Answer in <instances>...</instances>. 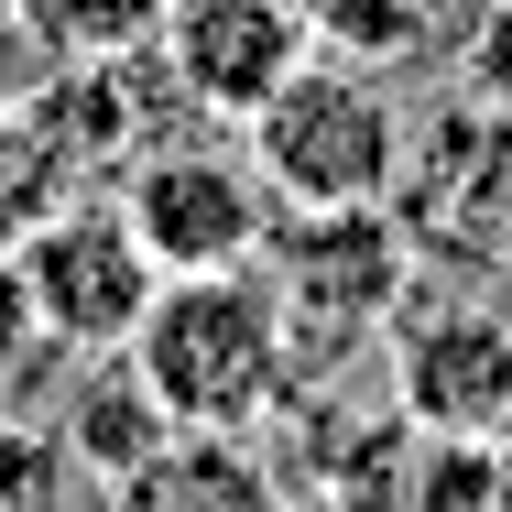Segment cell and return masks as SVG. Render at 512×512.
<instances>
[{
    "label": "cell",
    "instance_id": "cell-1",
    "mask_svg": "<svg viewBox=\"0 0 512 512\" xmlns=\"http://www.w3.org/2000/svg\"><path fill=\"white\" fill-rule=\"evenodd\" d=\"M120 360H131V382L153 393L164 425H186V436H251L262 414L284 404L295 316L262 284V262H240V273H175L142 306Z\"/></svg>",
    "mask_w": 512,
    "mask_h": 512
},
{
    "label": "cell",
    "instance_id": "cell-2",
    "mask_svg": "<svg viewBox=\"0 0 512 512\" xmlns=\"http://www.w3.org/2000/svg\"><path fill=\"white\" fill-rule=\"evenodd\" d=\"M404 99L382 66L306 55L273 99L240 120V153L262 164V186L284 207H393L404 186Z\"/></svg>",
    "mask_w": 512,
    "mask_h": 512
},
{
    "label": "cell",
    "instance_id": "cell-3",
    "mask_svg": "<svg viewBox=\"0 0 512 512\" xmlns=\"http://www.w3.org/2000/svg\"><path fill=\"white\" fill-rule=\"evenodd\" d=\"M109 207L131 218V240L153 251L164 284H175V273H240V262H262V240H273V218H284V197L262 186L251 153H229V142H175V131L120 164Z\"/></svg>",
    "mask_w": 512,
    "mask_h": 512
},
{
    "label": "cell",
    "instance_id": "cell-4",
    "mask_svg": "<svg viewBox=\"0 0 512 512\" xmlns=\"http://www.w3.org/2000/svg\"><path fill=\"white\" fill-rule=\"evenodd\" d=\"M414 262L447 273H512V120L458 88L436 131H404V186H393Z\"/></svg>",
    "mask_w": 512,
    "mask_h": 512
},
{
    "label": "cell",
    "instance_id": "cell-5",
    "mask_svg": "<svg viewBox=\"0 0 512 512\" xmlns=\"http://www.w3.org/2000/svg\"><path fill=\"white\" fill-rule=\"evenodd\" d=\"M262 284L295 316V349L306 338H371L414 295V240L393 207H284L262 240Z\"/></svg>",
    "mask_w": 512,
    "mask_h": 512
},
{
    "label": "cell",
    "instance_id": "cell-6",
    "mask_svg": "<svg viewBox=\"0 0 512 512\" xmlns=\"http://www.w3.org/2000/svg\"><path fill=\"white\" fill-rule=\"evenodd\" d=\"M153 295H164V273H153V251L131 240V218L109 197H77L66 218H44L11 251V306L55 349H131Z\"/></svg>",
    "mask_w": 512,
    "mask_h": 512
},
{
    "label": "cell",
    "instance_id": "cell-7",
    "mask_svg": "<svg viewBox=\"0 0 512 512\" xmlns=\"http://www.w3.org/2000/svg\"><path fill=\"white\" fill-rule=\"evenodd\" d=\"M393 404L425 436L491 447L512 425V306H491L480 284L404 295V316H393Z\"/></svg>",
    "mask_w": 512,
    "mask_h": 512
},
{
    "label": "cell",
    "instance_id": "cell-8",
    "mask_svg": "<svg viewBox=\"0 0 512 512\" xmlns=\"http://www.w3.org/2000/svg\"><path fill=\"white\" fill-rule=\"evenodd\" d=\"M153 55H164V77L186 88V109L251 120V109L316 55V22H306V0H175L164 33H153Z\"/></svg>",
    "mask_w": 512,
    "mask_h": 512
},
{
    "label": "cell",
    "instance_id": "cell-9",
    "mask_svg": "<svg viewBox=\"0 0 512 512\" xmlns=\"http://www.w3.org/2000/svg\"><path fill=\"white\" fill-rule=\"evenodd\" d=\"M109 512H295V491L251 436H186L175 425L120 469Z\"/></svg>",
    "mask_w": 512,
    "mask_h": 512
},
{
    "label": "cell",
    "instance_id": "cell-10",
    "mask_svg": "<svg viewBox=\"0 0 512 512\" xmlns=\"http://www.w3.org/2000/svg\"><path fill=\"white\" fill-rule=\"evenodd\" d=\"M77 197H109V175L88 164V142L66 131V109L44 88L0 109V251H22L44 218H66Z\"/></svg>",
    "mask_w": 512,
    "mask_h": 512
},
{
    "label": "cell",
    "instance_id": "cell-11",
    "mask_svg": "<svg viewBox=\"0 0 512 512\" xmlns=\"http://www.w3.org/2000/svg\"><path fill=\"white\" fill-rule=\"evenodd\" d=\"M22 44H44L55 66H99V55H142L164 33L175 0H0Z\"/></svg>",
    "mask_w": 512,
    "mask_h": 512
},
{
    "label": "cell",
    "instance_id": "cell-12",
    "mask_svg": "<svg viewBox=\"0 0 512 512\" xmlns=\"http://www.w3.org/2000/svg\"><path fill=\"white\" fill-rule=\"evenodd\" d=\"M458 88L512 120V0H480V22H469V44H458Z\"/></svg>",
    "mask_w": 512,
    "mask_h": 512
},
{
    "label": "cell",
    "instance_id": "cell-13",
    "mask_svg": "<svg viewBox=\"0 0 512 512\" xmlns=\"http://www.w3.org/2000/svg\"><path fill=\"white\" fill-rule=\"evenodd\" d=\"M491 469H502V512H512V425L491 436Z\"/></svg>",
    "mask_w": 512,
    "mask_h": 512
}]
</instances>
